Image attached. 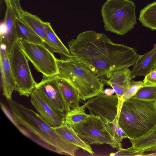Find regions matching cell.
<instances>
[{"mask_svg": "<svg viewBox=\"0 0 156 156\" xmlns=\"http://www.w3.org/2000/svg\"><path fill=\"white\" fill-rule=\"evenodd\" d=\"M68 45L72 58L100 79H108L115 72L133 66L140 56L134 48L115 43L94 30L80 33Z\"/></svg>", "mask_w": 156, "mask_h": 156, "instance_id": "cell-1", "label": "cell"}, {"mask_svg": "<svg viewBox=\"0 0 156 156\" xmlns=\"http://www.w3.org/2000/svg\"><path fill=\"white\" fill-rule=\"evenodd\" d=\"M15 124L21 125L36 136L44 147L58 154L75 155L79 148L64 139L40 115L12 99H7Z\"/></svg>", "mask_w": 156, "mask_h": 156, "instance_id": "cell-2", "label": "cell"}, {"mask_svg": "<svg viewBox=\"0 0 156 156\" xmlns=\"http://www.w3.org/2000/svg\"><path fill=\"white\" fill-rule=\"evenodd\" d=\"M119 124L129 139L140 138L156 129V101L133 97L124 102Z\"/></svg>", "mask_w": 156, "mask_h": 156, "instance_id": "cell-3", "label": "cell"}, {"mask_svg": "<svg viewBox=\"0 0 156 156\" xmlns=\"http://www.w3.org/2000/svg\"><path fill=\"white\" fill-rule=\"evenodd\" d=\"M58 77L66 80L78 92L80 100L85 101L105 94L104 84L85 65L73 58L58 59Z\"/></svg>", "mask_w": 156, "mask_h": 156, "instance_id": "cell-4", "label": "cell"}, {"mask_svg": "<svg viewBox=\"0 0 156 156\" xmlns=\"http://www.w3.org/2000/svg\"><path fill=\"white\" fill-rule=\"evenodd\" d=\"M136 6L130 0H107L101 13L105 30L123 35L136 24Z\"/></svg>", "mask_w": 156, "mask_h": 156, "instance_id": "cell-5", "label": "cell"}, {"mask_svg": "<svg viewBox=\"0 0 156 156\" xmlns=\"http://www.w3.org/2000/svg\"><path fill=\"white\" fill-rule=\"evenodd\" d=\"M17 42L28 61L38 72L42 73L43 78L58 74V59L44 44L33 43L21 40H17Z\"/></svg>", "mask_w": 156, "mask_h": 156, "instance_id": "cell-6", "label": "cell"}, {"mask_svg": "<svg viewBox=\"0 0 156 156\" xmlns=\"http://www.w3.org/2000/svg\"><path fill=\"white\" fill-rule=\"evenodd\" d=\"M78 136L87 144H106L118 150L122 148L108 130L105 123L98 116L90 114L81 122L71 126Z\"/></svg>", "mask_w": 156, "mask_h": 156, "instance_id": "cell-7", "label": "cell"}, {"mask_svg": "<svg viewBox=\"0 0 156 156\" xmlns=\"http://www.w3.org/2000/svg\"><path fill=\"white\" fill-rule=\"evenodd\" d=\"M16 85L15 90L20 96H30L37 83L31 73L28 60L17 42L9 55Z\"/></svg>", "mask_w": 156, "mask_h": 156, "instance_id": "cell-8", "label": "cell"}, {"mask_svg": "<svg viewBox=\"0 0 156 156\" xmlns=\"http://www.w3.org/2000/svg\"><path fill=\"white\" fill-rule=\"evenodd\" d=\"M118 99L115 94H100L88 99L85 103L90 115L100 117L105 123L113 121L117 114Z\"/></svg>", "mask_w": 156, "mask_h": 156, "instance_id": "cell-9", "label": "cell"}, {"mask_svg": "<svg viewBox=\"0 0 156 156\" xmlns=\"http://www.w3.org/2000/svg\"><path fill=\"white\" fill-rule=\"evenodd\" d=\"M35 88L55 108L66 113V104L59 86L58 75L43 78L40 82L37 83Z\"/></svg>", "mask_w": 156, "mask_h": 156, "instance_id": "cell-10", "label": "cell"}, {"mask_svg": "<svg viewBox=\"0 0 156 156\" xmlns=\"http://www.w3.org/2000/svg\"><path fill=\"white\" fill-rule=\"evenodd\" d=\"M30 101L39 114L51 127L60 126L64 122L66 113L55 108L35 88L30 95Z\"/></svg>", "mask_w": 156, "mask_h": 156, "instance_id": "cell-11", "label": "cell"}, {"mask_svg": "<svg viewBox=\"0 0 156 156\" xmlns=\"http://www.w3.org/2000/svg\"><path fill=\"white\" fill-rule=\"evenodd\" d=\"M0 66L2 94L7 99H12L13 91L15 90L16 85L12 75L9 54L6 46L4 43L0 42Z\"/></svg>", "mask_w": 156, "mask_h": 156, "instance_id": "cell-12", "label": "cell"}, {"mask_svg": "<svg viewBox=\"0 0 156 156\" xmlns=\"http://www.w3.org/2000/svg\"><path fill=\"white\" fill-rule=\"evenodd\" d=\"M131 71L125 68L115 72L108 80L99 78L103 84L110 86L115 91L120 102L127 90L131 80Z\"/></svg>", "mask_w": 156, "mask_h": 156, "instance_id": "cell-13", "label": "cell"}, {"mask_svg": "<svg viewBox=\"0 0 156 156\" xmlns=\"http://www.w3.org/2000/svg\"><path fill=\"white\" fill-rule=\"evenodd\" d=\"M6 6L4 20L5 22L7 33L4 38L0 39V42L5 43L9 55L12 52L17 41L16 20L18 17L9 0H4Z\"/></svg>", "mask_w": 156, "mask_h": 156, "instance_id": "cell-14", "label": "cell"}, {"mask_svg": "<svg viewBox=\"0 0 156 156\" xmlns=\"http://www.w3.org/2000/svg\"><path fill=\"white\" fill-rule=\"evenodd\" d=\"M156 67V44L153 48L145 54L140 55L131 70V80L136 77L145 76Z\"/></svg>", "mask_w": 156, "mask_h": 156, "instance_id": "cell-15", "label": "cell"}, {"mask_svg": "<svg viewBox=\"0 0 156 156\" xmlns=\"http://www.w3.org/2000/svg\"><path fill=\"white\" fill-rule=\"evenodd\" d=\"M46 45L53 52L57 53L60 55V59H68L72 58L69 50L63 43L52 28L50 23L45 22Z\"/></svg>", "mask_w": 156, "mask_h": 156, "instance_id": "cell-16", "label": "cell"}, {"mask_svg": "<svg viewBox=\"0 0 156 156\" xmlns=\"http://www.w3.org/2000/svg\"><path fill=\"white\" fill-rule=\"evenodd\" d=\"M58 83L65 102L66 113L71 107L79 106L80 99L78 92L66 80L58 77Z\"/></svg>", "mask_w": 156, "mask_h": 156, "instance_id": "cell-17", "label": "cell"}, {"mask_svg": "<svg viewBox=\"0 0 156 156\" xmlns=\"http://www.w3.org/2000/svg\"><path fill=\"white\" fill-rule=\"evenodd\" d=\"M20 19L43 39L45 44L46 42L45 22L35 15L24 10L22 12Z\"/></svg>", "mask_w": 156, "mask_h": 156, "instance_id": "cell-18", "label": "cell"}, {"mask_svg": "<svg viewBox=\"0 0 156 156\" xmlns=\"http://www.w3.org/2000/svg\"><path fill=\"white\" fill-rule=\"evenodd\" d=\"M16 26L17 40H21L33 43L44 44L43 39L18 17H17L16 20Z\"/></svg>", "mask_w": 156, "mask_h": 156, "instance_id": "cell-19", "label": "cell"}, {"mask_svg": "<svg viewBox=\"0 0 156 156\" xmlns=\"http://www.w3.org/2000/svg\"><path fill=\"white\" fill-rule=\"evenodd\" d=\"M132 147L140 152L156 148V129L137 139H130Z\"/></svg>", "mask_w": 156, "mask_h": 156, "instance_id": "cell-20", "label": "cell"}, {"mask_svg": "<svg viewBox=\"0 0 156 156\" xmlns=\"http://www.w3.org/2000/svg\"><path fill=\"white\" fill-rule=\"evenodd\" d=\"M139 20L143 25L156 30V2L148 4L141 10Z\"/></svg>", "mask_w": 156, "mask_h": 156, "instance_id": "cell-21", "label": "cell"}, {"mask_svg": "<svg viewBox=\"0 0 156 156\" xmlns=\"http://www.w3.org/2000/svg\"><path fill=\"white\" fill-rule=\"evenodd\" d=\"M86 108L84 104L82 106L72 108L66 113L64 122L72 126L82 122L90 115L85 113Z\"/></svg>", "mask_w": 156, "mask_h": 156, "instance_id": "cell-22", "label": "cell"}, {"mask_svg": "<svg viewBox=\"0 0 156 156\" xmlns=\"http://www.w3.org/2000/svg\"><path fill=\"white\" fill-rule=\"evenodd\" d=\"M119 117L117 115L112 121H107L105 125L112 136L115 138L118 143L122 146V141L123 139L127 136L119 126L118 122Z\"/></svg>", "mask_w": 156, "mask_h": 156, "instance_id": "cell-23", "label": "cell"}, {"mask_svg": "<svg viewBox=\"0 0 156 156\" xmlns=\"http://www.w3.org/2000/svg\"><path fill=\"white\" fill-rule=\"evenodd\" d=\"M133 97L145 101H156V85L143 86Z\"/></svg>", "mask_w": 156, "mask_h": 156, "instance_id": "cell-24", "label": "cell"}, {"mask_svg": "<svg viewBox=\"0 0 156 156\" xmlns=\"http://www.w3.org/2000/svg\"><path fill=\"white\" fill-rule=\"evenodd\" d=\"M143 81H136L131 80L129 87L123 95L121 101L118 102V109L121 110L124 102L133 97L143 85Z\"/></svg>", "mask_w": 156, "mask_h": 156, "instance_id": "cell-25", "label": "cell"}, {"mask_svg": "<svg viewBox=\"0 0 156 156\" xmlns=\"http://www.w3.org/2000/svg\"><path fill=\"white\" fill-rule=\"evenodd\" d=\"M138 152L131 147L126 149L120 148L118 150L115 152L110 153L109 155L110 156H137Z\"/></svg>", "mask_w": 156, "mask_h": 156, "instance_id": "cell-26", "label": "cell"}, {"mask_svg": "<svg viewBox=\"0 0 156 156\" xmlns=\"http://www.w3.org/2000/svg\"><path fill=\"white\" fill-rule=\"evenodd\" d=\"M143 82V86L156 85V70L146 75Z\"/></svg>", "mask_w": 156, "mask_h": 156, "instance_id": "cell-27", "label": "cell"}, {"mask_svg": "<svg viewBox=\"0 0 156 156\" xmlns=\"http://www.w3.org/2000/svg\"><path fill=\"white\" fill-rule=\"evenodd\" d=\"M7 28L6 23L3 20L1 21L0 24V38H4L7 33Z\"/></svg>", "mask_w": 156, "mask_h": 156, "instance_id": "cell-28", "label": "cell"}, {"mask_svg": "<svg viewBox=\"0 0 156 156\" xmlns=\"http://www.w3.org/2000/svg\"><path fill=\"white\" fill-rule=\"evenodd\" d=\"M137 156H156V148L139 152Z\"/></svg>", "mask_w": 156, "mask_h": 156, "instance_id": "cell-29", "label": "cell"}, {"mask_svg": "<svg viewBox=\"0 0 156 156\" xmlns=\"http://www.w3.org/2000/svg\"><path fill=\"white\" fill-rule=\"evenodd\" d=\"M104 93L105 94L107 95L111 96L113 95V94L115 93V91L113 88H107L104 89Z\"/></svg>", "mask_w": 156, "mask_h": 156, "instance_id": "cell-30", "label": "cell"}, {"mask_svg": "<svg viewBox=\"0 0 156 156\" xmlns=\"http://www.w3.org/2000/svg\"><path fill=\"white\" fill-rule=\"evenodd\" d=\"M156 70V67L155 68L154 70Z\"/></svg>", "mask_w": 156, "mask_h": 156, "instance_id": "cell-31", "label": "cell"}]
</instances>
